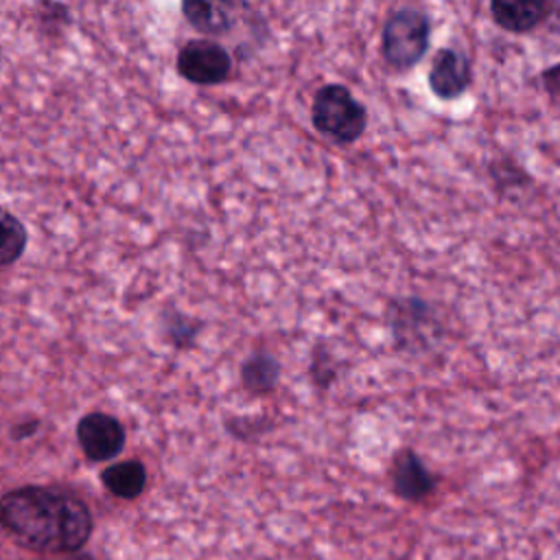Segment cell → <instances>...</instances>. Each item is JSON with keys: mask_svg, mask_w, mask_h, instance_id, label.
I'll use <instances>...</instances> for the list:
<instances>
[{"mask_svg": "<svg viewBox=\"0 0 560 560\" xmlns=\"http://www.w3.org/2000/svg\"><path fill=\"white\" fill-rule=\"evenodd\" d=\"M271 422L267 418H236L230 429L238 435V438H256L265 431H269Z\"/></svg>", "mask_w": 560, "mask_h": 560, "instance_id": "cell-15", "label": "cell"}, {"mask_svg": "<svg viewBox=\"0 0 560 560\" xmlns=\"http://www.w3.org/2000/svg\"><path fill=\"white\" fill-rule=\"evenodd\" d=\"M241 381H243V387L254 396L271 394L280 381L278 359L267 350L252 352L241 368Z\"/></svg>", "mask_w": 560, "mask_h": 560, "instance_id": "cell-11", "label": "cell"}, {"mask_svg": "<svg viewBox=\"0 0 560 560\" xmlns=\"http://www.w3.org/2000/svg\"><path fill=\"white\" fill-rule=\"evenodd\" d=\"M177 72L195 85H219L232 72V57L214 39H190L177 52Z\"/></svg>", "mask_w": 560, "mask_h": 560, "instance_id": "cell-5", "label": "cell"}, {"mask_svg": "<svg viewBox=\"0 0 560 560\" xmlns=\"http://www.w3.org/2000/svg\"><path fill=\"white\" fill-rule=\"evenodd\" d=\"M389 479H392L394 492L400 499L411 503L424 501L435 492V486H438V477L424 466L420 455L409 446L396 451V455L392 457Z\"/></svg>", "mask_w": 560, "mask_h": 560, "instance_id": "cell-6", "label": "cell"}, {"mask_svg": "<svg viewBox=\"0 0 560 560\" xmlns=\"http://www.w3.org/2000/svg\"><path fill=\"white\" fill-rule=\"evenodd\" d=\"M147 472L140 462H122L105 468L103 472V483L105 488L120 499H136L144 490Z\"/></svg>", "mask_w": 560, "mask_h": 560, "instance_id": "cell-12", "label": "cell"}, {"mask_svg": "<svg viewBox=\"0 0 560 560\" xmlns=\"http://www.w3.org/2000/svg\"><path fill=\"white\" fill-rule=\"evenodd\" d=\"M313 127L339 144H352L365 131L368 112L341 83H326L317 90L311 107Z\"/></svg>", "mask_w": 560, "mask_h": 560, "instance_id": "cell-2", "label": "cell"}, {"mask_svg": "<svg viewBox=\"0 0 560 560\" xmlns=\"http://www.w3.org/2000/svg\"><path fill=\"white\" fill-rule=\"evenodd\" d=\"M37 18L39 20H46V22H52V26L59 22L61 26H66L70 22V13H68V7L59 0H42L39 2V11H37Z\"/></svg>", "mask_w": 560, "mask_h": 560, "instance_id": "cell-16", "label": "cell"}, {"mask_svg": "<svg viewBox=\"0 0 560 560\" xmlns=\"http://www.w3.org/2000/svg\"><path fill=\"white\" fill-rule=\"evenodd\" d=\"M387 324L394 346L400 352L409 354L431 350L435 337L442 330L435 306L418 295H402L389 300Z\"/></svg>", "mask_w": 560, "mask_h": 560, "instance_id": "cell-3", "label": "cell"}, {"mask_svg": "<svg viewBox=\"0 0 560 560\" xmlns=\"http://www.w3.org/2000/svg\"><path fill=\"white\" fill-rule=\"evenodd\" d=\"M311 378L319 389H328L339 374V365H337V357L328 350L326 343H315L313 352H311Z\"/></svg>", "mask_w": 560, "mask_h": 560, "instance_id": "cell-14", "label": "cell"}, {"mask_svg": "<svg viewBox=\"0 0 560 560\" xmlns=\"http://www.w3.org/2000/svg\"><path fill=\"white\" fill-rule=\"evenodd\" d=\"M26 241L28 234L24 223L9 210L0 208V267L15 262L22 256Z\"/></svg>", "mask_w": 560, "mask_h": 560, "instance_id": "cell-13", "label": "cell"}, {"mask_svg": "<svg viewBox=\"0 0 560 560\" xmlns=\"http://www.w3.org/2000/svg\"><path fill=\"white\" fill-rule=\"evenodd\" d=\"M472 72L470 61L464 52L453 48H440L431 59L429 88L442 101H453L462 96L470 85Z\"/></svg>", "mask_w": 560, "mask_h": 560, "instance_id": "cell-9", "label": "cell"}, {"mask_svg": "<svg viewBox=\"0 0 560 560\" xmlns=\"http://www.w3.org/2000/svg\"><path fill=\"white\" fill-rule=\"evenodd\" d=\"M0 525L33 551H74L92 534L90 510L74 497L24 486L0 499Z\"/></svg>", "mask_w": 560, "mask_h": 560, "instance_id": "cell-1", "label": "cell"}, {"mask_svg": "<svg viewBox=\"0 0 560 560\" xmlns=\"http://www.w3.org/2000/svg\"><path fill=\"white\" fill-rule=\"evenodd\" d=\"M542 81H545V88L549 92H560V63L549 68V70H545L542 72Z\"/></svg>", "mask_w": 560, "mask_h": 560, "instance_id": "cell-17", "label": "cell"}, {"mask_svg": "<svg viewBox=\"0 0 560 560\" xmlns=\"http://www.w3.org/2000/svg\"><path fill=\"white\" fill-rule=\"evenodd\" d=\"M247 0H182L186 22L203 35H225L241 20Z\"/></svg>", "mask_w": 560, "mask_h": 560, "instance_id": "cell-8", "label": "cell"}, {"mask_svg": "<svg viewBox=\"0 0 560 560\" xmlns=\"http://www.w3.org/2000/svg\"><path fill=\"white\" fill-rule=\"evenodd\" d=\"M431 22L413 7L396 9L383 26V57L394 70H409L422 61L429 48Z\"/></svg>", "mask_w": 560, "mask_h": 560, "instance_id": "cell-4", "label": "cell"}, {"mask_svg": "<svg viewBox=\"0 0 560 560\" xmlns=\"http://www.w3.org/2000/svg\"><path fill=\"white\" fill-rule=\"evenodd\" d=\"M77 438L83 453L94 462H107L122 451L125 431L122 424L109 413H88L79 420Z\"/></svg>", "mask_w": 560, "mask_h": 560, "instance_id": "cell-7", "label": "cell"}, {"mask_svg": "<svg viewBox=\"0 0 560 560\" xmlns=\"http://www.w3.org/2000/svg\"><path fill=\"white\" fill-rule=\"evenodd\" d=\"M549 0H490L497 26L508 33L534 31L549 15Z\"/></svg>", "mask_w": 560, "mask_h": 560, "instance_id": "cell-10", "label": "cell"}]
</instances>
